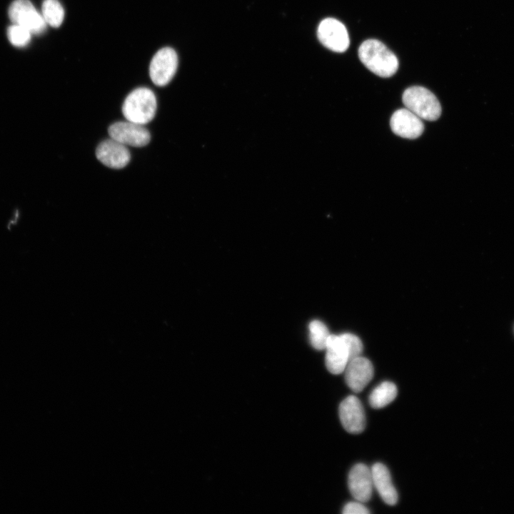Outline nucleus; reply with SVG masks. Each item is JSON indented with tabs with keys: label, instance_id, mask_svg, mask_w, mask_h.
<instances>
[{
	"label": "nucleus",
	"instance_id": "nucleus-1",
	"mask_svg": "<svg viewBox=\"0 0 514 514\" xmlns=\"http://www.w3.org/2000/svg\"><path fill=\"white\" fill-rule=\"evenodd\" d=\"M361 62L373 73L388 78L396 72L398 60L396 56L382 42L376 39L363 41L358 49Z\"/></svg>",
	"mask_w": 514,
	"mask_h": 514
},
{
	"label": "nucleus",
	"instance_id": "nucleus-2",
	"mask_svg": "<svg viewBox=\"0 0 514 514\" xmlns=\"http://www.w3.org/2000/svg\"><path fill=\"white\" fill-rule=\"evenodd\" d=\"M156 107L154 93L146 87H139L126 97L122 113L126 120L145 125L154 118Z\"/></svg>",
	"mask_w": 514,
	"mask_h": 514
},
{
	"label": "nucleus",
	"instance_id": "nucleus-3",
	"mask_svg": "<svg viewBox=\"0 0 514 514\" xmlns=\"http://www.w3.org/2000/svg\"><path fill=\"white\" fill-rule=\"evenodd\" d=\"M402 100L405 108L421 119L437 120L441 114V106L435 96L422 86H411L405 90Z\"/></svg>",
	"mask_w": 514,
	"mask_h": 514
},
{
	"label": "nucleus",
	"instance_id": "nucleus-4",
	"mask_svg": "<svg viewBox=\"0 0 514 514\" xmlns=\"http://www.w3.org/2000/svg\"><path fill=\"white\" fill-rule=\"evenodd\" d=\"M9 17L14 24L27 29L31 34H40L46 28V22L29 0H15L9 6Z\"/></svg>",
	"mask_w": 514,
	"mask_h": 514
},
{
	"label": "nucleus",
	"instance_id": "nucleus-5",
	"mask_svg": "<svg viewBox=\"0 0 514 514\" xmlns=\"http://www.w3.org/2000/svg\"><path fill=\"white\" fill-rule=\"evenodd\" d=\"M178 67V56L174 49L164 47L153 56L149 66V75L154 84L163 86L174 76Z\"/></svg>",
	"mask_w": 514,
	"mask_h": 514
},
{
	"label": "nucleus",
	"instance_id": "nucleus-6",
	"mask_svg": "<svg viewBox=\"0 0 514 514\" xmlns=\"http://www.w3.org/2000/svg\"><path fill=\"white\" fill-rule=\"evenodd\" d=\"M317 35L321 44L336 52H343L349 46L348 31L343 23L333 18L323 19L319 24Z\"/></svg>",
	"mask_w": 514,
	"mask_h": 514
},
{
	"label": "nucleus",
	"instance_id": "nucleus-7",
	"mask_svg": "<svg viewBox=\"0 0 514 514\" xmlns=\"http://www.w3.org/2000/svg\"><path fill=\"white\" fill-rule=\"evenodd\" d=\"M144 125L132 121H119L109 127L110 138L125 146L142 147L147 145L151 135Z\"/></svg>",
	"mask_w": 514,
	"mask_h": 514
},
{
	"label": "nucleus",
	"instance_id": "nucleus-8",
	"mask_svg": "<svg viewBox=\"0 0 514 514\" xmlns=\"http://www.w3.org/2000/svg\"><path fill=\"white\" fill-rule=\"evenodd\" d=\"M339 418L344 429L352 434L363 432L366 415L361 400L355 395L346 397L339 405Z\"/></svg>",
	"mask_w": 514,
	"mask_h": 514
},
{
	"label": "nucleus",
	"instance_id": "nucleus-9",
	"mask_svg": "<svg viewBox=\"0 0 514 514\" xmlns=\"http://www.w3.org/2000/svg\"><path fill=\"white\" fill-rule=\"evenodd\" d=\"M347 386L355 393H359L372 380L374 369L372 363L363 356L351 360L345 370Z\"/></svg>",
	"mask_w": 514,
	"mask_h": 514
},
{
	"label": "nucleus",
	"instance_id": "nucleus-10",
	"mask_svg": "<svg viewBox=\"0 0 514 514\" xmlns=\"http://www.w3.org/2000/svg\"><path fill=\"white\" fill-rule=\"evenodd\" d=\"M390 126L395 134L409 139L419 137L424 130L422 119L406 108L393 113Z\"/></svg>",
	"mask_w": 514,
	"mask_h": 514
},
{
	"label": "nucleus",
	"instance_id": "nucleus-11",
	"mask_svg": "<svg viewBox=\"0 0 514 514\" xmlns=\"http://www.w3.org/2000/svg\"><path fill=\"white\" fill-rule=\"evenodd\" d=\"M348 485L355 499L361 503L368 502L371 498L373 487L371 470L363 463L355 465L349 472Z\"/></svg>",
	"mask_w": 514,
	"mask_h": 514
},
{
	"label": "nucleus",
	"instance_id": "nucleus-12",
	"mask_svg": "<svg viewBox=\"0 0 514 514\" xmlns=\"http://www.w3.org/2000/svg\"><path fill=\"white\" fill-rule=\"evenodd\" d=\"M96 156L104 165L116 169L125 167L131 159L126 146L111 138L99 143L96 150Z\"/></svg>",
	"mask_w": 514,
	"mask_h": 514
},
{
	"label": "nucleus",
	"instance_id": "nucleus-13",
	"mask_svg": "<svg viewBox=\"0 0 514 514\" xmlns=\"http://www.w3.org/2000/svg\"><path fill=\"white\" fill-rule=\"evenodd\" d=\"M325 349V362L328 371L335 375L343 373L349 362V354L341 335L330 334Z\"/></svg>",
	"mask_w": 514,
	"mask_h": 514
},
{
	"label": "nucleus",
	"instance_id": "nucleus-14",
	"mask_svg": "<svg viewBox=\"0 0 514 514\" xmlns=\"http://www.w3.org/2000/svg\"><path fill=\"white\" fill-rule=\"evenodd\" d=\"M373 486L383 500L389 505L398 502V493L392 483L391 476L387 467L381 463H375L371 468Z\"/></svg>",
	"mask_w": 514,
	"mask_h": 514
},
{
	"label": "nucleus",
	"instance_id": "nucleus-15",
	"mask_svg": "<svg viewBox=\"0 0 514 514\" xmlns=\"http://www.w3.org/2000/svg\"><path fill=\"white\" fill-rule=\"evenodd\" d=\"M397 393V387L393 383L383 381L371 393L369 403L373 408H382L390 403L395 398Z\"/></svg>",
	"mask_w": 514,
	"mask_h": 514
},
{
	"label": "nucleus",
	"instance_id": "nucleus-16",
	"mask_svg": "<svg viewBox=\"0 0 514 514\" xmlns=\"http://www.w3.org/2000/svg\"><path fill=\"white\" fill-rule=\"evenodd\" d=\"M41 10V14L47 24L54 28L61 26L64 17V10L58 0H44Z\"/></svg>",
	"mask_w": 514,
	"mask_h": 514
},
{
	"label": "nucleus",
	"instance_id": "nucleus-17",
	"mask_svg": "<svg viewBox=\"0 0 514 514\" xmlns=\"http://www.w3.org/2000/svg\"><path fill=\"white\" fill-rule=\"evenodd\" d=\"M309 338L312 346L317 350L326 348L330 336L326 326L321 321L314 320L309 323Z\"/></svg>",
	"mask_w": 514,
	"mask_h": 514
},
{
	"label": "nucleus",
	"instance_id": "nucleus-18",
	"mask_svg": "<svg viewBox=\"0 0 514 514\" xmlns=\"http://www.w3.org/2000/svg\"><path fill=\"white\" fill-rule=\"evenodd\" d=\"M31 32L25 27L14 24L7 29V36L9 41L16 46H25L31 39Z\"/></svg>",
	"mask_w": 514,
	"mask_h": 514
},
{
	"label": "nucleus",
	"instance_id": "nucleus-19",
	"mask_svg": "<svg viewBox=\"0 0 514 514\" xmlns=\"http://www.w3.org/2000/svg\"><path fill=\"white\" fill-rule=\"evenodd\" d=\"M341 335L348 350L349 361L356 357L361 356L363 346L360 338L350 333H345Z\"/></svg>",
	"mask_w": 514,
	"mask_h": 514
},
{
	"label": "nucleus",
	"instance_id": "nucleus-20",
	"mask_svg": "<svg viewBox=\"0 0 514 514\" xmlns=\"http://www.w3.org/2000/svg\"><path fill=\"white\" fill-rule=\"evenodd\" d=\"M343 514H368L370 510L361 502H349L342 510Z\"/></svg>",
	"mask_w": 514,
	"mask_h": 514
}]
</instances>
